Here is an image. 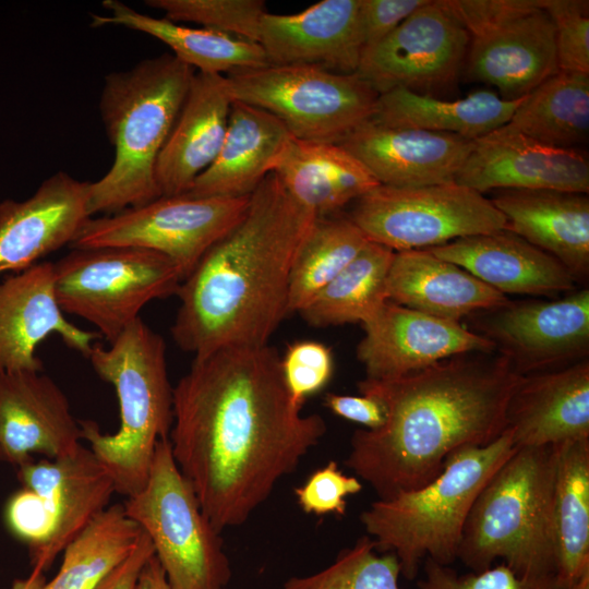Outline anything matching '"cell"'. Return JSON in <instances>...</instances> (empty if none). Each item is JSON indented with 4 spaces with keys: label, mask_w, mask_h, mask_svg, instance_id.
<instances>
[{
    "label": "cell",
    "mask_w": 589,
    "mask_h": 589,
    "mask_svg": "<svg viewBox=\"0 0 589 589\" xmlns=\"http://www.w3.org/2000/svg\"><path fill=\"white\" fill-rule=\"evenodd\" d=\"M274 173L299 204L330 216L380 183L340 144L292 136Z\"/></svg>",
    "instance_id": "f546056e"
},
{
    "label": "cell",
    "mask_w": 589,
    "mask_h": 589,
    "mask_svg": "<svg viewBox=\"0 0 589 589\" xmlns=\"http://www.w3.org/2000/svg\"><path fill=\"white\" fill-rule=\"evenodd\" d=\"M153 555V543L143 531L131 553L94 589H135L141 570Z\"/></svg>",
    "instance_id": "7dc6e473"
},
{
    "label": "cell",
    "mask_w": 589,
    "mask_h": 589,
    "mask_svg": "<svg viewBox=\"0 0 589 589\" xmlns=\"http://www.w3.org/2000/svg\"><path fill=\"white\" fill-rule=\"evenodd\" d=\"M567 589H589V572L585 573Z\"/></svg>",
    "instance_id": "f907efd6"
},
{
    "label": "cell",
    "mask_w": 589,
    "mask_h": 589,
    "mask_svg": "<svg viewBox=\"0 0 589 589\" xmlns=\"http://www.w3.org/2000/svg\"><path fill=\"white\" fill-rule=\"evenodd\" d=\"M356 354L370 380L397 378L466 352H492L494 345L460 322L386 301L362 324Z\"/></svg>",
    "instance_id": "2e32d148"
},
{
    "label": "cell",
    "mask_w": 589,
    "mask_h": 589,
    "mask_svg": "<svg viewBox=\"0 0 589 589\" xmlns=\"http://www.w3.org/2000/svg\"><path fill=\"white\" fill-rule=\"evenodd\" d=\"M368 242L349 217L317 216L292 266L289 313L309 305Z\"/></svg>",
    "instance_id": "8d00e7d4"
},
{
    "label": "cell",
    "mask_w": 589,
    "mask_h": 589,
    "mask_svg": "<svg viewBox=\"0 0 589 589\" xmlns=\"http://www.w3.org/2000/svg\"><path fill=\"white\" fill-rule=\"evenodd\" d=\"M123 507L149 537L172 589H226L231 568L220 532L203 513L168 438L157 442L145 485Z\"/></svg>",
    "instance_id": "9c48e42d"
},
{
    "label": "cell",
    "mask_w": 589,
    "mask_h": 589,
    "mask_svg": "<svg viewBox=\"0 0 589 589\" xmlns=\"http://www.w3.org/2000/svg\"><path fill=\"white\" fill-rule=\"evenodd\" d=\"M470 38L442 0H429L377 44L363 49L357 74L378 94L431 95L462 74Z\"/></svg>",
    "instance_id": "9a60e30c"
},
{
    "label": "cell",
    "mask_w": 589,
    "mask_h": 589,
    "mask_svg": "<svg viewBox=\"0 0 589 589\" xmlns=\"http://www.w3.org/2000/svg\"><path fill=\"white\" fill-rule=\"evenodd\" d=\"M280 366L290 396L302 406L308 397L321 392L329 383L334 372V356L332 349L323 342L294 341L280 357Z\"/></svg>",
    "instance_id": "b9f144b4"
},
{
    "label": "cell",
    "mask_w": 589,
    "mask_h": 589,
    "mask_svg": "<svg viewBox=\"0 0 589 589\" xmlns=\"http://www.w3.org/2000/svg\"><path fill=\"white\" fill-rule=\"evenodd\" d=\"M301 409L268 345L196 357L178 381L168 440L218 532L244 524L324 436L325 420Z\"/></svg>",
    "instance_id": "6da1fadb"
},
{
    "label": "cell",
    "mask_w": 589,
    "mask_h": 589,
    "mask_svg": "<svg viewBox=\"0 0 589 589\" xmlns=\"http://www.w3.org/2000/svg\"><path fill=\"white\" fill-rule=\"evenodd\" d=\"M506 230L558 261L575 281L589 277L588 194L546 190H498L491 199Z\"/></svg>",
    "instance_id": "484cf974"
},
{
    "label": "cell",
    "mask_w": 589,
    "mask_h": 589,
    "mask_svg": "<svg viewBox=\"0 0 589 589\" xmlns=\"http://www.w3.org/2000/svg\"><path fill=\"white\" fill-rule=\"evenodd\" d=\"M225 76L232 100L266 110L309 142L339 144L373 117L378 98L357 73L315 65L267 64Z\"/></svg>",
    "instance_id": "8fae6325"
},
{
    "label": "cell",
    "mask_w": 589,
    "mask_h": 589,
    "mask_svg": "<svg viewBox=\"0 0 589 589\" xmlns=\"http://www.w3.org/2000/svg\"><path fill=\"white\" fill-rule=\"evenodd\" d=\"M51 334L85 358L98 332L65 320L53 281V263L38 262L0 283V372L43 371L37 346Z\"/></svg>",
    "instance_id": "d6986e66"
},
{
    "label": "cell",
    "mask_w": 589,
    "mask_h": 589,
    "mask_svg": "<svg viewBox=\"0 0 589 589\" xmlns=\"http://www.w3.org/2000/svg\"><path fill=\"white\" fill-rule=\"evenodd\" d=\"M172 22H193L204 28L259 43L263 0H146Z\"/></svg>",
    "instance_id": "f35d334b"
},
{
    "label": "cell",
    "mask_w": 589,
    "mask_h": 589,
    "mask_svg": "<svg viewBox=\"0 0 589 589\" xmlns=\"http://www.w3.org/2000/svg\"><path fill=\"white\" fill-rule=\"evenodd\" d=\"M339 144L362 163L380 184L417 188L455 182L474 140L386 127L370 119Z\"/></svg>",
    "instance_id": "44dd1931"
},
{
    "label": "cell",
    "mask_w": 589,
    "mask_h": 589,
    "mask_svg": "<svg viewBox=\"0 0 589 589\" xmlns=\"http://www.w3.org/2000/svg\"><path fill=\"white\" fill-rule=\"evenodd\" d=\"M552 513L556 577L567 589L589 572V440L556 446Z\"/></svg>",
    "instance_id": "d6a6232c"
},
{
    "label": "cell",
    "mask_w": 589,
    "mask_h": 589,
    "mask_svg": "<svg viewBox=\"0 0 589 589\" xmlns=\"http://www.w3.org/2000/svg\"><path fill=\"white\" fill-rule=\"evenodd\" d=\"M470 40L543 9L544 0H442Z\"/></svg>",
    "instance_id": "7bdbcfd3"
},
{
    "label": "cell",
    "mask_w": 589,
    "mask_h": 589,
    "mask_svg": "<svg viewBox=\"0 0 589 589\" xmlns=\"http://www.w3.org/2000/svg\"><path fill=\"white\" fill-rule=\"evenodd\" d=\"M520 375L492 352L460 353L390 380L364 378L361 395L376 397L386 420L354 431L345 465L380 500L434 479L446 459L467 446H484L506 430V408Z\"/></svg>",
    "instance_id": "7a4b0ae2"
},
{
    "label": "cell",
    "mask_w": 589,
    "mask_h": 589,
    "mask_svg": "<svg viewBox=\"0 0 589 589\" xmlns=\"http://www.w3.org/2000/svg\"><path fill=\"white\" fill-rule=\"evenodd\" d=\"M21 488L7 500L3 520L27 546L33 568L49 569L108 505L115 483L89 447L58 458L33 459L16 468Z\"/></svg>",
    "instance_id": "ba28073f"
},
{
    "label": "cell",
    "mask_w": 589,
    "mask_h": 589,
    "mask_svg": "<svg viewBox=\"0 0 589 589\" xmlns=\"http://www.w3.org/2000/svg\"><path fill=\"white\" fill-rule=\"evenodd\" d=\"M428 250L505 296L553 299L577 289V283L558 261L506 229L459 238Z\"/></svg>",
    "instance_id": "cb8c5ba5"
},
{
    "label": "cell",
    "mask_w": 589,
    "mask_h": 589,
    "mask_svg": "<svg viewBox=\"0 0 589 589\" xmlns=\"http://www.w3.org/2000/svg\"><path fill=\"white\" fill-rule=\"evenodd\" d=\"M387 300L454 322L507 304V296L428 249L395 252L386 281Z\"/></svg>",
    "instance_id": "f1b7e54d"
},
{
    "label": "cell",
    "mask_w": 589,
    "mask_h": 589,
    "mask_svg": "<svg viewBox=\"0 0 589 589\" xmlns=\"http://www.w3.org/2000/svg\"><path fill=\"white\" fill-rule=\"evenodd\" d=\"M325 406L336 416L375 430L386 420L384 405L371 395H340L327 393L324 398Z\"/></svg>",
    "instance_id": "bcb514c9"
},
{
    "label": "cell",
    "mask_w": 589,
    "mask_h": 589,
    "mask_svg": "<svg viewBox=\"0 0 589 589\" xmlns=\"http://www.w3.org/2000/svg\"><path fill=\"white\" fill-rule=\"evenodd\" d=\"M519 375L561 369L589 357V289L563 297L509 301L470 316Z\"/></svg>",
    "instance_id": "5bb4252c"
},
{
    "label": "cell",
    "mask_w": 589,
    "mask_h": 589,
    "mask_svg": "<svg viewBox=\"0 0 589 589\" xmlns=\"http://www.w3.org/2000/svg\"><path fill=\"white\" fill-rule=\"evenodd\" d=\"M506 130L565 149L589 137V74L558 71L526 95Z\"/></svg>",
    "instance_id": "836d02e7"
},
{
    "label": "cell",
    "mask_w": 589,
    "mask_h": 589,
    "mask_svg": "<svg viewBox=\"0 0 589 589\" xmlns=\"http://www.w3.org/2000/svg\"><path fill=\"white\" fill-rule=\"evenodd\" d=\"M135 589H172L155 555L147 561L141 570Z\"/></svg>",
    "instance_id": "c3c4849f"
},
{
    "label": "cell",
    "mask_w": 589,
    "mask_h": 589,
    "mask_svg": "<svg viewBox=\"0 0 589 589\" xmlns=\"http://www.w3.org/2000/svg\"><path fill=\"white\" fill-rule=\"evenodd\" d=\"M361 490L359 478L345 474L337 462L330 460L314 471L302 485L296 488L294 495L306 514L344 515L347 508L346 497Z\"/></svg>",
    "instance_id": "ee69618b"
},
{
    "label": "cell",
    "mask_w": 589,
    "mask_h": 589,
    "mask_svg": "<svg viewBox=\"0 0 589 589\" xmlns=\"http://www.w3.org/2000/svg\"><path fill=\"white\" fill-rule=\"evenodd\" d=\"M82 432L60 386L43 371L0 372V462L15 468L76 450Z\"/></svg>",
    "instance_id": "e0dca14e"
},
{
    "label": "cell",
    "mask_w": 589,
    "mask_h": 589,
    "mask_svg": "<svg viewBox=\"0 0 589 589\" xmlns=\"http://www.w3.org/2000/svg\"><path fill=\"white\" fill-rule=\"evenodd\" d=\"M395 252L369 241L359 254L299 313L311 326L363 323L386 301Z\"/></svg>",
    "instance_id": "e575fe53"
},
{
    "label": "cell",
    "mask_w": 589,
    "mask_h": 589,
    "mask_svg": "<svg viewBox=\"0 0 589 589\" xmlns=\"http://www.w3.org/2000/svg\"><path fill=\"white\" fill-rule=\"evenodd\" d=\"M316 217L268 173L240 220L181 281L171 326L177 346L196 358L268 345L289 314L292 266Z\"/></svg>",
    "instance_id": "3957f363"
},
{
    "label": "cell",
    "mask_w": 589,
    "mask_h": 589,
    "mask_svg": "<svg viewBox=\"0 0 589 589\" xmlns=\"http://www.w3.org/2000/svg\"><path fill=\"white\" fill-rule=\"evenodd\" d=\"M109 15H92V26L119 25L153 36L196 72L228 74L240 69L269 64L259 43L208 28H193L140 13L119 0H105Z\"/></svg>",
    "instance_id": "1f68e13d"
},
{
    "label": "cell",
    "mask_w": 589,
    "mask_h": 589,
    "mask_svg": "<svg viewBox=\"0 0 589 589\" xmlns=\"http://www.w3.org/2000/svg\"><path fill=\"white\" fill-rule=\"evenodd\" d=\"M232 98L225 74L196 72L158 156L155 177L161 196L184 194L217 157Z\"/></svg>",
    "instance_id": "d4e9b609"
},
{
    "label": "cell",
    "mask_w": 589,
    "mask_h": 589,
    "mask_svg": "<svg viewBox=\"0 0 589 589\" xmlns=\"http://www.w3.org/2000/svg\"><path fill=\"white\" fill-rule=\"evenodd\" d=\"M429 0H360L359 24L363 49L389 35Z\"/></svg>",
    "instance_id": "f6af8a7d"
},
{
    "label": "cell",
    "mask_w": 589,
    "mask_h": 589,
    "mask_svg": "<svg viewBox=\"0 0 589 589\" xmlns=\"http://www.w3.org/2000/svg\"><path fill=\"white\" fill-rule=\"evenodd\" d=\"M506 429L517 447L589 440V359L520 375L507 402Z\"/></svg>",
    "instance_id": "603a6c76"
},
{
    "label": "cell",
    "mask_w": 589,
    "mask_h": 589,
    "mask_svg": "<svg viewBox=\"0 0 589 589\" xmlns=\"http://www.w3.org/2000/svg\"><path fill=\"white\" fill-rule=\"evenodd\" d=\"M348 217L369 241L394 252L431 249L506 228L491 199L456 182L417 188L378 184L354 201Z\"/></svg>",
    "instance_id": "7c38bea8"
},
{
    "label": "cell",
    "mask_w": 589,
    "mask_h": 589,
    "mask_svg": "<svg viewBox=\"0 0 589 589\" xmlns=\"http://www.w3.org/2000/svg\"><path fill=\"white\" fill-rule=\"evenodd\" d=\"M249 201L250 195L160 196L142 206L89 218L70 247L149 249L169 257L183 280L207 250L240 220Z\"/></svg>",
    "instance_id": "4fadbf2b"
},
{
    "label": "cell",
    "mask_w": 589,
    "mask_h": 589,
    "mask_svg": "<svg viewBox=\"0 0 589 589\" xmlns=\"http://www.w3.org/2000/svg\"><path fill=\"white\" fill-rule=\"evenodd\" d=\"M87 359L115 387L120 426L105 434L95 421L80 420L82 440L111 476L116 493L130 497L145 485L156 444L169 437L172 426L166 342L137 317L109 348L95 344Z\"/></svg>",
    "instance_id": "5b68a950"
},
{
    "label": "cell",
    "mask_w": 589,
    "mask_h": 589,
    "mask_svg": "<svg viewBox=\"0 0 589 589\" xmlns=\"http://www.w3.org/2000/svg\"><path fill=\"white\" fill-rule=\"evenodd\" d=\"M555 448L518 447L478 494L458 558L480 572L502 558L527 577L556 575L552 497Z\"/></svg>",
    "instance_id": "52a82bcc"
},
{
    "label": "cell",
    "mask_w": 589,
    "mask_h": 589,
    "mask_svg": "<svg viewBox=\"0 0 589 589\" xmlns=\"http://www.w3.org/2000/svg\"><path fill=\"white\" fill-rule=\"evenodd\" d=\"M360 0H323L293 14L265 12L259 44L268 63L356 73L363 51Z\"/></svg>",
    "instance_id": "7402d4cb"
},
{
    "label": "cell",
    "mask_w": 589,
    "mask_h": 589,
    "mask_svg": "<svg viewBox=\"0 0 589 589\" xmlns=\"http://www.w3.org/2000/svg\"><path fill=\"white\" fill-rule=\"evenodd\" d=\"M522 98L507 100L478 91L443 100L432 95L395 88L378 95L372 121L393 128L450 133L469 140L483 137L506 124Z\"/></svg>",
    "instance_id": "4dcf8cb0"
},
{
    "label": "cell",
    "mask_w": 589,
    "mask_h": 589,
    "mask_svg": "<svg viewBox=\"0 0 589 589\" xmlns=\"http://www.w3.org/2000/svg\"><path fill=\"white\" fill-rule=\"evenodd\" d=\"M464 70L469 80L497 88L504 99L525 97L560 71L552 20L541 9L471 39Z\"/></svg>",
    "instance_id": "4316f807"
},
{
    "label": "cell",
    "mask_w": 589,
    "mask_h": 589,
    "mask_svg": "<svg viewBox=\"0 0 589 589\" xmlns=\"http://www.w3.org/2000/svg\"><path fill=\"white\" fill-rule=\"evenodd\" d=\"M455 182L481 194L506 189L588 194L589 164L575 149L549 146L501 127L474 140Z\"/></svg>",
    "instance_id": "ac0fdd59"
},
{
    "label": "cell",
    "mask_w": 589,
    "mask_h": 589,
    "mask_svg": "<svg viewBox=\"0 0 589 589\" xmlns=\"http://www.w3.org/2000/svg\"><path fill=\"white\" fill-rule=\"evenodd\" d=\"M423 573L418 582L419 589H566L556 575L520 576L505 563L460 575L446 565L425 558Z\"/></svg>",
    "instance_id": "ab89813d"
},
{
    "label": "cell",
    "mask_w": 589,
    "mask_h": 589,
    "mask_svg": "<svg viewBox=\"0 0 589 589\" xmlns=\"http://www.w3.org/2000/svg\"><path fill=\"white\" fill-rule=\"evenodd\" d=\"M506 429L484 446L453 453L424 485L377 500L360 520L376 549L394 553L413 579L425 558L448 566L458 558L464 526L483 485L517 449Z\"/></svg>",
    "instance_id": "8992f818"
},
{
    "label": "cell",
    "mask_w": 589,
    "mask_h": 589,
    "mask_svg": "<svg viewBox=\"0 0 589 589\" xmlns=\"http://www.w3.org/2000/svg\"><path fill=\"white\" fill-rule=\"evenodd\" d=\"M195 70L172 53L105 76L99 112L115 148L112 166L89 182L88 211L111 215L158 197L155 167Z\"/></svg>",
    "instance_id": "277c9868"
},
{
    "label": "cell",
    "mask_w": 589,
    "mask_h": 589,
    "mask_svg": "<svg viewBox=\"0 0 589 589\" xmlns=\"http://www.w3.org/2000/svg\"><path fill=\"white\" fill-rule=\"evenodd\" d=\"M39 568H32L26 578H16L12 582L11 589H43L46 584V577Z\"/></svg>",
    "instance_id": "681fc988"
},
{
    "label": "cell",
    "mask_w": 589,
    "mask_h": 589,
    "mask_svg": "<svg viewBox=\"0 0 589 589\" xmlns=\"http://www.w3.org/2000/svg\"><path fill=\"white\" fill-rule=\"evenodd\" d=\"M375 549L374 541L364 536L323 570L291 577L284 589H402L397 556L392 552L380 555Z\"/></svg>",
    "instance_id": "74e56055"
},
{
    "label": "cell",
    "mask_w": 589,
    "mask_h": 589,
    "mask_svg": "<svg viewBox=\"0 0 589 589\" xmlns=\"http://www.w3.org/2000/svg\"><path fill=\"white\" fill-rule=\"evenodd\" d=\"M543 9L555 28L558 69L589 74V2L544 0Z\"/></svg>",
    "instance_id": "60d3db41"
},
{
    "label": "cell",
    "mask_w": 589,
    "mask_h": 589,
    "mask_svg": "<svg viewBox=\"0 0 589 589\" xmlns=\"http://www.w3.org/2000/svg\"><path fill=\"white\" fill-rule=\"evenodd\" d=\"M292 135L275 116L233 100L221 148L187 194L241 197L250 195L274 172Z\"/></svg>",
    "instance_id": "83f0119b"
},
{
    "label": "cell",
    "mask_w": 589,
    "mask_h": 589,
    "mask_svg": "<svg viewBox=\"0 0 589 589\" xmlns=\"http://www.w3.org/2000/svg\"><path fill=\"white\" fill-rule=\"evenodd\" d=\"M142 532L123 504L107 506L68 543L57 575L43 589H94L131 553Z\"/></svg>",
    "instance_id": "d590c367"
},
{
    "label": "cell",
    "mask_w": 589,
    "mask_h": 589,
    "mask_svg": "<svg viewBox=\"0 0 589 589\" xmlns=\"http://www.w3.org/2000/svg\"><path fill=\"white\" fill-rule=\"evenodd\" d=\"M53 281L62 312L93 324L110 344L148 302L177 294L182 274L159 252L111 245L72 249L53 263Z\"/></svg>",
    "instance_id": "30bf717a"
},
{
    "label": "cell",
    "mask_w": 589,
    "mask_h": 589,
    "mask_svg": "<svg viewBox=\"0 0 589 589\" xmlns=\"http://www.w3.org/2000/svg\"><path fill=\"white\" fill-rule=\"evenodd\" d=\"M89 182L64 171L46 179L23 202L0 203V274L22 272L71 244L91 218Z\"/></svg>",
    "instance_id": "ffe728a7"
}]
</instances>
